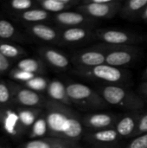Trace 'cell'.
I'll use <instances>...</instances> for the list:
<instances>
[{"label": "cell", "mask_w": 147, "mask_h": 148, "mask_svg": "<svg viewBox=\"0 0 147 148\" xmlns=\"http://www.w3.org/2000/svg\"><path fill=\"white\" fill-rule=\"evenodd\" d=\"M44 108L48 134L50 137L77 143L84 136L82 117L69 106L48 100Z\"/></svg>", "instance_id": "obj_1"}, {"label": "cell", "mask_w": 147, "mask_h": 148, "mask_svg": "<svg viewBox=\"0 0 147 148\" xmlns=\"http://www.w3.org/2000/svg\"><path fill=\"white\" fill-rule=\"evenodd\" d=\"M97 91L109 106L120 108L127 113H140L146 104L139 95L126 87L102 85Z\"/></svg>", "instance_id": "obj_2"}, {"label": "cell", "mask_w": 147, "mask_h": 148, "mask_svg": "<svg viewBox=\"0 0 147 148\" xmlns=\"http://www.w3.org/2000/svg\"><path fill=\"white\" fill-rule=\"evenodd\" d=\"M71 104L85 111L103 110L109 107L98 91L81 82L69 81L65 83Z\"/></svg>", "instance_id": "obj_3"}, {"label": "cell", "mask_w": 147, "mask_h": 148, "mask_svg": "<svg viewBox=\"0 0 147 148\" xmlns=\"http://www.w3.org/2000/svg\"><path fill=\"white\" fill-rule=\"evenodd\" d=\"M73 73L83 79L99 82L104 85L126 87L131 81L130 74L124 69L115 68L107 63L88 69H75Z\"/></svg>", "instance_id": "obj_4"}, {"label": "cell", "mask_w": 147, "mask_h": 148, "mask_svg": "<svg viewBox=\"0 0 147 148\" xmlns=\"http://www.w3.org/2000/svg\"><path fill=\"white\" fill-rule=\"evenodd\" d=\"M94 46L105 53L107 64L120 69L133 63L140 54L138 46L111 45L102 42L94 44Z\"/></svg>", "instance_id": "obj_5"}, {"label": "cell", "mask_w": 147, "mask_h": 148, "mask_svg": "<svg viewBox=\"0 0 147 148\" xmlns=\"http://www.w3.org/2000/svg\"><path fill=\"white\" fill-rule=\"evenodd\" d=\"M122 2L119 0H81L76 10L97 21L109 19L119 14Z\"/></svg>", "instance_id": "obj_6"}, {"label": "cell", "mask_w": 147, "mask_h": 148, "mask_svg": "<svg viewBox=\"0 0 147 148\" xmlns=\"http://www.w3.org/2000/svg\"><path fill=\"white\" fill-rule=\"evenodd\" d=\"M95 36L102 43L111 45H129L137 46L138 43L142 42L146 37L127 30L113 28L95 29Z\"/></svg>", "instance_id": "obj_7"}, {"label": "cell", "mask_w": 147, "mask_h": 148, "mask_svg": "<svg viewBox=\"0 0 147 148\" xmlns=\"http://www.w3.org/2000/svg\"><path fill=\"white\" fill-rule=\"evenodd\" d=\"M70 60L75 69H88L105 64L106 55L94 45L88 49L75 51Z\"/></svg>", "instance_id": "obj_8"}, {"label": "cell", "mask_w": 147, "mask_h": 148, "mask_svg": "<svg viewBox=\"0 0 147 148\" xmlns=\"http://www.w3.org/2000/svg\"><path fill=\"white\" fill-rule=\"evenodd\" d=\"M60 29V28H59ZM93 27H75L60 29L59 45L75 46L96 39Z\"/></svg>", "instance_id": "obj_9"}, {"label": "cell", "mask_w": 147, "mask_h": 148, "mask_svg": "<svg viewBox=\"0 0 147 148\" xmlns=\"http://www.w3.org/2000/svg\"><path fill=\"white\" fill-rule=\"evenodd\" d=\"M13 88V101L12 103L23 108H45L47 99L41 94L33 91L28 88H23L12 83Z\"/></svg>", "instance_id": "obj_10"}, {"label": "cell", "mask_w": 147, "mask_h": 148, "mask_svg": "<svg viewBox=\"0 0 147 148\" xmlns=\"http://www.w3.org/2000/svg\"><path fill=\"white\" fill-rule=\"evenodd\" d=\"M83 138L94 148H118L121 140L114 128L89 131Z\"/></svg>", "instance_id": "obj_11"}, {"label": "cell", "mask_w": 147, "mask_h": 148, "mask_svg": "<svg viewBox=\"0 0 147 148\" xmlns=\"http://www.w3.org/2000/svg\"><path fill=\"white\" fill-rule=\"evenodd\" d=\"M54 22L60 27L75 28V27H93L97 21H94L78 10H67L52 16Z\"/></svg>", "instance_id": "obj_12"}, {"label": "cell", "mask_w": 147, "mask_h": 148, "mask_svg": "<svg viewBox=\"0 0 147 148\" xmlns=\"http://www.w3.org/2000/svg\"><path fill=\"white\" fill-rule=\"evenodd\" d=\"M120 115L107 112H96L82 117L84 127L91 131H99L114 128Z\"/></svg>", "instance_id": "obj_13"}, {"label": "cell", "mask_w": 147, "mask_h": 148, "mask_svg": "<svg viewBox=\"0 0 147 148\" xmlns=\"http://www.w3.org/2000/svg\"><path fill=\"white\" fill-rule=\"evenodd\" d=\"M0 124L4 132L14 138H19L26 132L20 122L17 112L8 107L0 108Z\"/></svg>", "instance_id": "obj_14"}, {"label": "cell", "mask_w": 147, "mask_h": 148, "mask_svg": "<svg viewBox=\"0 0 147 148\" xmlns=\"http://www.w3.org/2000/svg\"><path fill=\"white\" fill-rule=\"evenodd\" d=\"M42 60L57 71H67L70 65V58L62 51L49 47H42L38 50Z\"/></svg>", "instance_id": "obj_15"}, {"label": "cell", "mask_w": 147, "mask_h": 148, "mask_svg": "<svg viewBox=\"0 0 147 148\" xmlns=\"http://www.w3.org/2000/svg\"><path fill=\"white\" fill-rule=\"evenodd\" d=\"M141 113H126L120 115L114 129L121 139H133L137 129Z\"/></svg>", "instance_id": "obj_16"}, {"label": "cell", "mask_w": 147, "mask_h": 148, "mask_svg": "<svg viewBox=\"0 0 147 148\" xmlns=\"http://www.w3.org/2000/svg\"><path fill=\"white\" fill-rule=\"evenodd\" d=\"M27 30L30 36L41 40L42 42L59 44L60 40V29L55 28L44 23L29 24Z\"/></svg>", "instance_id": "obj_17"}, {"label": "cell", "mask_w": 147, "mask_h": 148, "mask_svg": "<svg viewBox=\"0 0 147 148\" xmlns=\"http://www.w3.org/2000/svg\"><path fill=\"white\" fill-rule=\"evenodd\" d=\"M77 143L56 137H43L30 140L23 143L20 148H75Z\"/></svg>", "instance_id": "obj_18"}, {"label": "cell", "mask_w": 147, "mask_h": 148, "mask_svg": "<svg viewBox=\"0 0 147 148\" xmlns=\"http://www.w3.org/2000/svg\"><path fill=\"white\" fill-rule=\"evenodd\" d=\"M147 5V0H128L122 2L119 14L124 19L130 21L140 20L141 15Z\"/></svg>", "instance_id": "obj_19"}, {"label": "cell", "mask_w": 147, "mask_h": 148, "mask_svg": "<svg viewBox=\"0 0 147 148\" xmlns=\"http://www.w3.org/2000/svg\"><path fill=\"white\" fill-rule=\"evenodd\" d=\"M38 7L49 12L50 14H57L63 11L70 10L72 8H76L81 0H38L36 1Z\"/></svg>", "instance_id": "obj_20"}, {"label": "cell", "mask_w": 147, "mask_h": 148, "mask_svg": "<svg viewBox=\"0 0 147 148\" xmlns=\"http://www.w3.org/2000/svg\"><path fill=\"white\" fill-rule=\"evenodd\" d=\"M46 91L49 97V100L66 106L71 105V102L68 96L66 84L62 82L61 81L53 80L49 82Z\"/></svg>", "instance_id": "obj_21"}, {"label": "cell", "mask_w": 147, "mask_h": 148, "mask_svg": "<svg viewBox=\"0 0 147 148\" xmlns=\"http://www.w3.org/2000/svg\"><path fill=\"white\" fill-rule=\"evenodd\" d=\"M23 36L16 29V27L9 20L0 18V41L11 42V41H23Z\"/></svg>", "instance_id": "obj_22"}, {"label": "cell", "mask_w": 147, "mask_h": 148, "mask_svg": "<svg viewBox=\"0 0 147 148\" xmlns=\"http://www.w3.org/2000/svg\"><path fill=\"white\" fill-rule=\"evenodd\" d=\"M16 111L17 112L20 122L25 130L31 128L36 121L42 114V111L40 108L19 107L16 109Z\"/></svg>", "instance_id": "obj_23"}, {"label": "cell", "mask_w": 147, "mask_h": 148, "mask_svg": "<svg viewBox=\"0 0 147 148\" xmlns=\"http://www.w3.org/2000/svg\"><path fill=\"white\" fill-rule=\"evenodd\" d=\"M18 16L21 20L23 22L29 23L30 24L35 23H42L43 22L48 21L51 18V14L39 7L28 10L26 11L18 13Z\"/></svg>", "instance_id": "obj_24"}, {"label": "cell", "mask_w": 147, "mask_h": 148, "mask_svg": "<svg viewBox=\"0 0 147 148\" xmlns=\"http://www.w3.org/2000/svg\"><path fill=\"white\" fill-rule=\"evenodd\" d=\"M16 69L36 75H41L46 72L43 61L36 58H23L18 61L16 63Z\"/></svg>", "instance_id": "obj_25"}, {"label": "cell", "mask_w": 147, "mask_h": 148, "mask_svg": "<svg viewBox=\"0 0 147 148\" xmlns=\"http://www.w3.org/2000/svg\"><path fill=\"white\" fill-rule=\"evenodd\" d=\"M0 52L11 62L12 60L18 59L27 54L22 47L16 46L11 42L2 41H0Z\"/></svg>", "instance_id": "obj_26"}, {"label": "cell", "mask_w": 147, "mask_h": 148, "mask_svg": "<svg viewBox=\"0 0 147 148\" xmlns=\"http://www.w3.org/2000/svg\"><path fill=\"white\" fill-rule=\"evenodd\" d=\"M46 134H48V126H47L45 115L42 114L31 127L29 138L32 140L41 139V138H43V136Z\"/></svg>", "instance_id": "obj_27"}, {"label": "cell", "mask_w": 147, "mask_h": 148, "mask_svg": "<svg viewBox=\"0 0 147 148\" xmlns=\"http://www.w3.org/2000/svg\"><path fill=\"white\" fill-rule=\"evenodd\" d=\"M13 101L12 83L0 80V108L8 107Z\"/></svg>", "instance_id": "obj_28"}, {"label": "cell", "mask_w": 147, "mask_h": 148, "mask_svg": "<svg viewBox=\"0 0 147 148\" xmlns=\"http://www.w3.org/2000/svg\"><path fill=\"white\" fill-rule=\"evenodd\" d=\"M7 7L14 11H16L18 13L26 11L28 10L36 8L38 7L36 1H31V0H12L10 1L7 3Z\"/></svg>", "instance_id": "obj_29"}, {"label": "cell", "mask_w": 147, "mask_h": 148, "mask_svg": "<svg viewBox=\"0 0 147 148\" xmlns=\"http://www.w3.org/2000/svg\"><path fill=\"white\" fill-rule=\"evenodd\" d=\"M49 83V82L46 78H44L41 75H36V77H34L30 81L25 82L24 84H25L26 88L39 93V92L46 91L48 88Z\"/></svg>", "instance_id": "obj_30"}, {"label": "cell", "mask_w": 147, "mask_h": 148, "mask_svg": "<svg viewBox=\"0 0 147 148\" xmlns=\"http://www.w3.org/2000/svg\"><path fill=\"white\" fill-rule=\"evenodd\" d=\"M9 75H10V78H12V79H14L16 81H18V82H24V83L30 81L31 79H33L34 77L36 76V75H34V74H31V73L18 69L16 68L11 69L9 72Z\"/></svg>", "instance_id": "obj_31"}, {"label": "cell", "mask_w": 147, "mask_h": 148, "mask_svg": "<svg viewBox=\"0 0 147 148\" xmlns=\"http://www.w3.org/2000/svg\"><path fill=\"white\" fill-rule=\"evenodd\" d=\"M124 148H147V134L133 138Z\"/></svg>", "instance_id": "obj_32"}, {"label": "cell", "mask_w": 147, "mask_h": 148, "mask_svg": "<svg viewBox=\"0 0 147 148\" xmlns=\"http://www.w3.org/2000/svg\"><path fill=\"white\" fill-rule=\"evenodd\" d=\"M147 134V112L144 113V114L141 113V115L139 120V123H138L137 129H136L133 138L139 136L141 134Z\"/></svg>", "instance_id": "obj_33"}, {"label": "cell", "mask_w": 147, "mask_h": 148, "mask_svg": "<svg viewBox=\"0 0 147 148\" xmlns=\"http://www.w3.org/2000/svg\"><path fill=\"white\" fill-rule=\"evenodd\" d=\"M12 62L9 59H7L1 52H0V75L5 74L7 72H10L11 69Z\"/></svg>", "instance_id": "obj_34"}, {"label": "cell", "mask_w": 147, "mask_h": 148, "mask_svg": "<svg viewBox=\"0 0 147 148\" xmlns=\"http://www.w3.org/2000/svg\"><path fill=\"white\" fill-rule=\"evenodd\" d=\"M139 91V95L143 99L145 103H147V81H144L141 82L138 88Z\"/></svg>", "instance_id": "obj_35"}, {"label": "cell", "mask_w": 147, "mask_h": 148, "mask_svg": "<svg viewBox=\"0 0 147 148\" xmlns=\"http://www.w3.org/2000/svg\"><path fill=\"white\" fill-rule=\"evenodd\" d=\"M140 20H144L145 22H146L147 21V5L146 6L145 10H144V11H143V13H142V15H141Z\"/></svg>", "instance_id": "obj_36"}, {"label": "cell", "mask_w": 147, "mask_h": 148, "mask_svg": "<svg viewBox=\"0 0 147 148\" xmlns=\"http://www.w3.org/2000/svg\"><path fill=\"white\" fill-rule=\"evenodd\" d=\"M142 79L144 81H147V67L144 69L143 74H142Z\"/></svg>", "instance_id": "obj_37"}, {"label": "cell", "mask_w": 147, "mask_h": 148, "mask_svg": "<svg viewBox=\"0 0 147 148\" xmlns=\"http://www.w3.org/2000/svg\"><path fill=\"white\" fill-rule=\"evenodd\" d=\"M0 148H9V147L5 145H0Z\"/></svg>", "instance_id": "obj_38"}, {"label": "cell", "mask_w": 147, "mask_h": 148, "mask_svg": "<svg viewBox=\"0 0 147 148\" xmlns=\"http://www.w3.org/2000/svg\"><path fill=\"white\" fill-rule=\"evenodd\" d=\"M146 23H147V21H146Z\"/></svg>", "instance_id": "obj_39"}]
</instances>
